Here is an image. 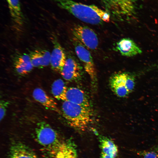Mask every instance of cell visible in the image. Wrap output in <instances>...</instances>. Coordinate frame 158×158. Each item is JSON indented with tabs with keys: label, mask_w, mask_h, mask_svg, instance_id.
<instances>
[{
	"label": "cell",
	"mask_w": 158,
	"mask_h": 158,
	"mask_svg": "<svg viewBox=\"0 0 158 158\" xmlns=\"http://www.w3.org/2000/svg\"><path fill=\"white\" fill-rule=\"evenodd\" d=\"M35 129L38 143L54 158H76L75 151L71 143L62 139L58 133L46 123L37 124Z\"/></svg>",
	"instance_id": "cell-1"
},
{
	"label": "cell",
	"mask_w": 158,
	"mask_h": 158,
	"mask_svg": "<svg viewBox=\"0 0 158 158\" xmlns=\"http://www.w3.org/2000/svg\"><path fill=\"white\" fill-rule=\"evenodd\" d=\"M52 0L60 8L86 23L99 25L110 21L109 14L95 5L85 4L72 0Z\"/></svg>",
	"instance_id": "cell-2"
},
{
	"label": "cell",
	"mask_w": 158,
	"mask_h": 158,
	"mask_svg": "<svg viewBox=\"0 0 158 158\" xmlns=\"http://www.w3.org/2000/svg\"><path fill=\"white\" fill-rule=\"evenodd\" d=\"M61 113L69 124L73 127L84 130L93 121L91 108H87L69 102L63 101Z\"/></svg>",
	"instance_id": "cell-3"
},
{
	"label": "cell",
	"mask_w": 158,
	"mask_h": 158,
	"mask_svg": "<svg viewBox=\"0 0 158 158\" xmlns=\"http://www.w3.org/2000/svg\"><path fill=\"white\" fill-rule=\"evenodd\" d=\"M137 0H102L106 11L119 18H128L134 15L137 8Z\"/></svg>",
	"instance_id": "cell-4"
},
{
	"label": "cell",
	"mask_w": 158,
	"mask_h": 158,
	"mask_svg": "<svg viewBox=\"0 0 158 158\" xmlns=\"http://www.w3.org/2000/svg\"><path fill=\"white\" fill-rule=\"evenodd\" d=\"M109 83L112 90L117 96L124 97L133 90L135 82L131 75L126 72H118L111 77Z\"/></svg>",
	"instance_id": "cell-5"
},
{
	"label": "cell",
	"mask_w": 158,
	"mask_h": 158,
	"mask_svg": "<svg viewBox=\"0 0 158 158\" xmlns=\"http://www.w3.org/2000/svg\"><path fill=\"white\" fill-rule=\"evenodd\" d=\"M73 44L76 54L83 66L85 71L92 81L96 79L97 74L95 65L91 54L87 48L73 36Z\"/></svg>",
	"instance_id": "cell-6"
},
{
	"label": "cell",
	"mask_w": 158,
	"mask_h": 158,
	"mask_svg": "<svg viewBox=\"0 0 158 158\" xmlns=\"http://www.w3.org/2000/svg\"><path fill=\"white\" fill-rule=\"evenodd\" d=\"M73 36L86 48L92 50L96 49L99 41L97 36L91 28L85 25H77L72 29Z\"/></svg>",
	"instance_id": "cell-7"
},
{
	"label": "cell",
	"mask_w": 158,
	"mask_h": 158,
	"mask_svg": "<svg viewBox=\"0 0 158 158\" xmlns=\"http://www.w3.org/2000/svg\"><path fill=\"white\" fill-rule=\"evenodd\" d=\"M83 72V67L77 59L73 55L67 56L60 72L63 78L67 81L75 80L81 77Z\"/></svg>",
	"instance_id": "cell-8"
},
{
	"label": "cell",
	"mask_w": 158,
	"mask_h": 158,
	"mask_svg": "<svg viewBox=\"0 0 158 158\" xmlns=\"http://www.w3.org/2000/svg\"><path fill=\"white\" fill-rule=\"evenodd\" d=\"M53 49L51 53L50 65L54 71L60 73L66 61V56L60 44L55 37L52 40Z\"/></svg>",
	"instance_id": "cell-9"
},
{
	"label": "cell",
	"mask_w": 158,
	"mask_h": 158,
	"mask_svg": "<svg viewBox=\"0 0 158 158\" xmlns=\"http://www.w3.org/2000/svg\"><path fill=\"white\" fill-rule=\"evenodd\" d=\"M12 61L15 71L20 75L28 74L34 68L29 54L25 53L16 54L13 57Z\"/></svg>",
	"instance_id": "cell-10"
},
{
	"label": "cell",
	"mask_w": 158,
	"mask_h": 158,
	"mask_svg": "<svg viewBox=\"0 0 158 158\" xmlns=\"http://www.w3.org/2000/svg\"><path fill=\"white\" fill-rule=\"evenodd\" d=\"M116 49L122 56L131 57L141 54L142 50L136 44L129 38H123L116 44Z\"/></svg>",
	"instance_id": "cell-11"
},
{
	"label": "cell",
	"mask_w": 158,
	"mask_h": 158,
	"mask_svg": "<svg viewBox=\"0 0 158 158\" xmlns=\"http://www.w3.org/2000/svg\"><path fill=\"white\" fill-rule=\"evenodd\" d=\"M66 101L90 108V102L85 93L83 90L78 87H72L67 89Z\"/></svg>",
	"instance_id": "cell-12"
},
{
	"label": "cell",
	"mask_w": 158,
	"mask_h": 158,
	"mask_svg": "<svg viewBox=\"0 0 158 158\" xmlns=\"http://www.w3.org/2000/svg\"><path fill=\"white\" fill-rule=\"evenodd\" d=\"M8 158H39L25 145L20 142H14L9 149Z\"/></svg>",
	"instance_id": "cell-13"
},
{
	"label": "cell",
	"mask_w": 158,
	"mask_h": 158,
	"mask_svg": "<svg viewBox=\"0 0 158 158\" xmlns=\"http://www.w3.org/2000/svg\"><path fill=\"white\" fill-rule=\"evenodd\" d=\"M29 54L33 67L42 68L50 64L51 53L46 49H35Z\"/></svg>",
	"instance_id": "cell-14"
},
{
	"label": "cell",
	"mask_w": 158,
	"mask_h": 158,
	"mask_svg": "<svg viewBox=\"0 0 158 158\" xmlns=\"http://www.w3.org/2000/svg\"><path fill=\"white\" fill-rule=\"evenodd\" d=\"M32 96L35 100L46 109L59 114L61 113L56 102L42 89L39 87L35 89L32 92Z\"/></svg>",
	"instance_id": "cell-15"
},
{
	"label": "cell",
	"mask_w": 158,
	"mask_h": 158,
	"mask_svg": "<svg viewBox=\"0 0 158 158\" xmlns=\"http://www.w3.org/2000/svg\"><path fill=\"white\" fill-rule=\"evenodd\" d=\"M12 20L14 23L21 26L24 21L20 0H6Z\"/></svg>",
	"instance_id": "cell-16"
},
{
	"label": "cell",
	"mask_w": 158,
	"mask_h": 158,
	"mask_svg": "<svg viewBox=\"0 0 158 158\" xmlns=\"http://www.w3.org/2000/svg\"><path fill=\"white\" fill-rule=\"evenodd\" d=\"M99 141L102 153L112 157H117L118 148L112 140L107 137L102 136L99 138Z\"/></svg>",
	"instance_id": "cell-17"
},
{
	"label": "cell",
	"mask_w": 158,
	"mask_h": 158,
	"mask_svg": "<svg viewBox=\"0 0 158 158\" xmlns=\"http://www.w3.org/2000/svg\"><path fill=\"white\" fill-rule=\"evenodd\" d=\"M67 89L63 80L60 79L55 80L51 85V91L53 96L58 100H66Z\"/></svg>",
	"instance_id": "cell-18"
},
{
	"label": "cell",
	"mask_w": 158,
	"mask_h": 158,
	"mask_svg": "<svg viewBox=\"0 0 158 158\" xmlns=\"http://www.w3.org/2000/svg\"><path fill=\"white\" fill-rule=\"evenodd\" d=\"M143 158H158V148L151 149L141 151L139 153Z\"/></svg>",
	"instance_id": "cell-19"
},
{
	"label": "cell",
	"mask_w": 158,
	"mask_h": 158,
	"mask_svg": "<svg viewBox=\"0 0 158 158\" xmlns=\"http://www.w3.org/2000/svg\"><path fill=\"white\" fill-rule=\"evenodd\" d=\"M9 104L8 101L1 100L0 102V119L1 121L4 118L6 111L7 109Z\"/></svg>",
	"instance_id": "cell-20"
},
{
	"label": "cell",
	"mask_w": 158,
	"mask_h": 158,
	"mask_svg": "<svg viewBox=\"0 0 158 158\" xmlns=\"http://www.w3.org/2000/svg\"><path fill=\"white\" fill-rule=\"evenodd\" d=\"M100 158H116L112 157L107 155L105 154L102 153H101Z\"/></svg>",
	"instance_id": "cell-21"
}]
</instances>
